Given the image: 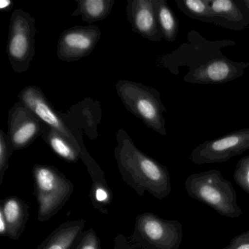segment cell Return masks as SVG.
Listing matches in <instances>:
<instances>
[{"mask_svg":"<svg viewBox=\"0 0 249 249\" xmlns=\"http://www.w3.org/2000/svg\"><path fill=\"white\" fill-rule=\"evenodd\" d=\"M116 142L115 159L124 181L139 196L148 192L158 199L167 197L172 192L167 167L141 151L123 129L116 133Z\"/></svg>","mask_w":249,"mask_h":249,"instance_id":"obj_1","label":"cell"},{"mask_svg":"<svg viewBox=\"0 0 249 249\" xmlns=\"http://www.w3.org/2000/svg\"><path fill=\"white\" fill-rule=\"evenodd\" d=\"M184 186L189 197L208 205L222 216L237 218L243 215L234 186L219 170L191 174L185 180Z\"/></svg>","mask_w":249,"mask_h":249,"instance_id":"obj_2","label":"cell"},{"mask_svg":"<svg viewBox=\"0 0 249 249\" xmlns=\"http://www.w3.org/2000/svg\"><path fill=\"white\" fill-rule=\"evenodd\" d=\"M116 90L128 111L141 119L149 129L162 136L167 135L164 117L167 109L158 90L128 80H119Z\"/></svg>","mask_w":249,"mask_h":249,"instance_id":"obj_3","label":"cell"},{"mask_svg":"<svg viewBox=\"0 0 249 249\" xmlns=\"http://www.w3.org/2000/svg\"><path fill=\"white\" fill-rule=\"evenodd\" d=\"M37 218L45 222L56 215L71 199L73 183L54 166L36 164L33 168Z\"/></svg>","mask_w":249,"mask_h":249,"instance_id":"obj_4","label":"cell"},{"mask_svg":"<svg viewBox=\"0 0 249 249\" xmlns=\"http://www.w3.org/2000/svg\"><path fill=\"white\" fill-rule=\"evenodd\" d=\"M183 225L178 220L164 219L153 213L139 214L130 242L135 249H179Z\"/></svg>","mask_w":249,"mask_h":249,"instance_id":"obj_5","label":"cell"},{"mask_svg":"<svg viewBox=\"0 0 249 249\" xmlns=\"http://www.w3.org/2000/svg\"><path fill=\"white\" fill-rule=\"evenodd\" d=\"M8 30L7 55L13 71L27 72L36 55V19L23 10H14Z\"/></svg>","mask_w":249,"mask_h":249,"instance_id":"obj_6","label":"cell"},{"mask_svg":"<svg viewBox=\"0 0 249 249\" xmlns=\"http://www.w3.org/2000/svg\"><path fill=\"white\" fill-rule=\"evenodd\" d=\"M249 149V128H245L202 142L191 153L189 160L196 164L222 163Z\"/></svg>","mask_w":249,"mask_h":249,"instance_id":"obj_7","label":"cell"},{"mask_svg":"<svg viewBox=\"0 0 249 249\" xmlns=\"http://www.w3.org/2000/svg\"><path fill=\"white\" fill-rule=\"evenodd\" d=\"M7 139L11 153L27 148L41 137L43 123L18 100L8 112Z\"/></svg>","mask_w":249,"mask_h":249,"instance_id":"obj_8","label":"cell"},{"mask_svg":"<svg viewBox=\"0 0 249 249\" xmlns=\"http://www.w3.org/2000/svg\"><path fill=\"white\" fill-rule=\"evenodd\" d=\"M97 25L76 26L65 30L57 43V56L63 62H72L89 56L101 37Z\"/></svg>","mask_w":249,"mask_h":249,"instance_id":"obj_9","label":"cell"},{"mask_svg":"<svg viewBox=\"0 0 249 249\" xmlns=\"http://www.w3.org/2000/svg\"><path fill=\"white\" fill-rule=\"evenodd\" d=\"M18 98L42 123L62 134L78 149L84 152L59 112L55 110L40 87L33 85L26 87L20 91Z\"/></svg>","mask_w":249,"mask_h":249,"instance_id":"obj_10","label":"cell"},{"mask_svg":"<svg viewBox=\"0 0 249 249\" xmlns=\"http://www.w3.org/2000/svg\"><path fill=\"white\" fill-rule=\"evenodd\" d=\"M249 67L248 62H233L221 56L191 68L183 80L191 84H224L241 76Z\"/></svg>","mask_w":249,"mask_h":249,"instance_id":"obj_11","label":"cell"},{"mask_svg":"<svg viewBox=\"0 0 249 249\" xmlns=\"http://www.w3.org/2000/svg\"><path fill=\"white\" fill-rule=\"evenodd\" d=\"M157 0H128L126 17L132 31L152 42L162 40L157 21Z\"/></svg>","mask_w":249,"mask_h":249,"instance_id":"obj_12","label":"cell"},{"mask_svg":"<svg viewBox=\"0 0 249 249\" xmlns=\"http://www.w3.org/2000/svg\"><path fill=\"white\" fill-rule=\"evenodd\" d=\"M208 2L218 19V26L240 31L249 25V13L242 0H208Z\"/></svg>","mask_w":249,"mask_h":249,"instance_id":"obj_13","label":"cell"},{"mask_svg":"<svg viewBox=\"0 0 249 249\" xmlns=\"http://www.w3.org/2000/svg\"><path fill=\"white\" fill-rule=\"evenodd\" d=\"M41 138L58 157L68 162L76 163L80 159H83L89 172L93 171L98 166L94 160H91V157H89L85 152L78 149L62 134L45 124H43Z\"/></svg>","mask_w":249,"mask_h":249,"instance_id":"obj_14","label":"cell"},{"mask_svg":"<svg viewBox=\"0 0 249 249\" xmlns=\"http://www.w3.org/2000/svg\"><path fill=\"white\" fill-rule=\"evenodd\" d=\"M0 211L7 224L6 237L18 240L25 230L30 217V205L17 196H11L1 200Z\"/></svg>","mask_w":249,"mask_h":249,"instance_id":"obj_15","label":"cell"},{"mask_svg":"<svg viewBox=\"0 0 249 249\" xmlns=\"http://www.w3.org/2000/svg\"><path fill=\"white\" fill-rule=\"evenodd\" d=\"M84 219L67 221L55 229L37 249H71L84 232Z\"/></svg>","mask_w":249,"mask_h":249,"instance_id":"obj_16","label":"cell"},{"mask_svg":"<svg viewBox=\"0 0 249 249\" xmlns=\"http://www.w3.org/2000/svg\"><path fill=\"white\" fill-rule=\"evenodd\" d=\"M77 8L72 17H80L83 21L92 25L106 19L113 9L114 0H78Z\"/></svg>","mask_w":249,"mask_h":249,"instance_id":"obj_17","label":"cell"},{"mask_svg":"<svg viewBox=\"0 0 249 249\" xmlns=\"http://www.w3.org/2000/svg\"><path fill=\"white\" fill-rule=\"evenodd\" d=\"M175 3L189 18L218 25V19L211 10L208 0H176Z\"/></svg>","mask_w":249,"mask_h":249,"instance_id":"obj_18","label":"cell"},{"mask_svg":"<svg viewBox=\"0 0 249 249\" xmlns=\"http://www.w3.org/2000/svg\"><path fill=\"white\" fill-rule=\"evenodd\" d=\"M157 21L163 39L174 42L178 33L179 22L166 0H157Z\"/></svg>","mask_w":249,"mask_h":249,"instance_id":"obj_19","label":"cell"},{"mask_svg":"<svg viewBox=\"0 0 249 249\" xmlns=\"http://www.w3.org/2000/svg\"><path fill=\"white\" fill-rule=\"evenodd\" d=\"M89 197L94 208L102 211L111 204L113 194L108 185L98 183L91 186Z\"/></svg>","mask_w":249,"mask_h":249,"instance_id":"obj_20","label":"cell"},{"mask_svg":"<svg viewBox=\"0 0 249 249\" xmlns=\"http://www.w3.org/2000/svg\"><path fill=\"white\" fill-rule=\"evenodd\" d=\"M233 178L237 184L249 195V154L239 160L234 169Z\"/></svg>","mask_w":249,"mask_h":249,"instance_id":"obj_21","label":"cell"},{"mask_svg":"<svg viewBox=\"0 0 249 249\" xmlns=\"http://www.w3.org/2000/svg\"><path fill=\"white\" fill-rule=\"evenodd\" d=\"M100 240L95 230L89 229L80 236L71 249H101Z\"/></svg>","mask_w":249,"mask_h":249,"instance_id":"obj_22","label":"cell"},{"mask_svg":"<svg viewBox=\"0 0 249 249\" xmlns=\"http://www.w3.org/2000/svg\"><path fill=\"white\" fill-rule=\"evenodd\" d=\"M12 155L6 134L0 130V184H2L4 176L8 168L10 157Z\"/></svg>","mask_w":249,"mask_h":249,"instance_id":"obj_23","label":"cell"},{"mask_svg":"<svg viewBox=\"0 0 249 249\" xmlns=\"http://www.w3.org/2000/svg\"><path fill=\"white\" fill-rule=\"evenodd\" d=\"M222 249H249V230L233 237Z\"/></svg>","mask_w":249,"mask_h":249,"instance_id":"obj_24","label":"cell"},{"mask_svg":"<svg viewBox=\"0 0 249 249\" xmlns=\"http://www.w3.org/2000/svg\"><path fill=\"white\" fill-rule=\"evenodd\" d=\"M0 234L2 236H6L7 234V224L5 217L1 211H0Z\"/></svg>","mask_w":249,"mask_h":249,"instance_id":"obj_25","label":"cell"},{"mask_svg":"<svg viewBox=\"0 0 249 249\" xmlns=\"http://www.w3.org/2000/svg\"><path fill=\"white\" fill-rule=\"evenodd\" d=\"M12 1L11 0H1L0 1V9L2 11H9L13 8Z\"/></svg>","mask_w":249,"mask_h":249,"instance_id":"obj_26","label":"cell"},{"mask_svg":"<svg viewBox=\"0 0 249 249\" xmlns=\"http://www.w3.org/2000/svg\"><path fill=\"white\" fill-rule=\"evenodd\" d=\"M242 2L244 4L245 6H246V9L248 10L249 13V0H242Z\"/></svg>","mask_w":249,"mask_h":249,"instance_id":"obj_27","label":"cell"},{"mask_svg":"<svg viewBox=\"0 0 249 249\" xmlns=\"http://www.w3.org/2000/svg\"></svg>","mask_w":249,"mask_h":249,"instance_id":"obj_28","label":"cell"}]
</instances>
